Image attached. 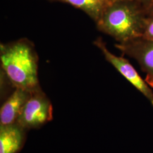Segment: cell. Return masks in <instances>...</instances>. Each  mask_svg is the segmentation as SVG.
<instances>
[{
	"label": "cell",
	"instance_id": "6da1fadb",
	"mask_svg": "<svg viewBox=\"0 0 153 153\" xmlns=\"http://www.w3.org/2000/svg\"><path fill=\"white\" fill-rule=\"evenodd\" d=\"M1 71L11 85L33 91L40 88L38 56L34 45L27 39H20L0 45Z\"/></svg>",
	"mask_w": 153,
	"mask_h": 153
},
{
	"label": "cell",
	"instance_id": "7a4b0ae2",
	"mask_svg": "<svg viewBox=\"0 0 153 153\" xmlns=\"http://www.w3.org/2000/svg\"><path fill=\"white\" fill-rule=\"evenodd\" d=\"M147 16L136 0H112L96 25L99 31L124 43L142 37Z\"/></svg>",
	"mask_w": 153,
	"mask_h": 153
},
{
	"label": "cell",
	"instance_id": "3957f363",
	"mask_svg": "<svg viewBox=\"0 0 153 153\" xmlns=\"http://www.w3.org/2000/svg\"><path fill=\"white\" fill-rule=\"evenodd\" d=\"M53 118V107L49 99L40 88L31 91L16 123L23 128H35Z\"/></svg>",
	"mask_w": 153,
	"mask_h": 153
},
{
	"label": "cell",
	"instance_id": "277c9868",
	"mask_svg": "<svg viewBox=\"0 0 153 153\" xmlns=\"http://www.w3.org/2000/svg\"><path fill=\"white\" fill-rule=\"evenodd\" d=\"M94 44L100 50L104 58L124 76L126 79L148 99L153 107V91L137 71L126 59L117 56L111 52L105 43L100 37L97 39Z\"/></svg>",
	"mask_w": 153,
	"mask_h": 153
},
{
	"label": "cell",
	"instance_id": "5b68a950",
	"mask_svg": "<svg viewBox=\"0 0 153 153\" xmlns=\"http://www.w3.org/2000/svg\"><path fill=\"white\" fill-rule=\"evenodd\" d=\"M124 55L136 61L145 74V81L153 88V41L138 38L124 43L115 44Z\"/></svg>",
	"mask_w": 153,
	"mask_h": 153
},
{
	"label": "cell",
	"instance_id": "8992f818",
	"mask_svg": "<svg viewBox=\"0 0 153 153\" xmlns=\"http://www.w3.org/2000/svg\"><path fill=\"white\" fill-rule=\"evenodd\" d=\"M31 93V91L21 88H15L1 108V125L5 126L16 123Z\"/></svg>",
	"mask_w": 153,
	"mask_h": 153
},
{
	"label": "cell",
	"instance_id": "52a82bcc",
	"mask_svg": "<svg viewBox=\"0 0 153 153\" xmlns=\"http://www.w3.org/2000/svg\"><path fill=\"white\" fill-rule=\"evenodd\" d=\"M23 129L16 123L1 125L0 153H16L21 149L24 140Z\"/></svg>",
	"mask_w": 153,
	"mask_h": 153
},
{
	"label": "cell",
	"instance_id": "ba28073f",
	"mask_svg": "<svg viewBox=\"0 0 153 153\" xmlns=\"http://www.w3.org/2000/svg\"><path fill=\"white\" fill-rule=\"evenodd\" d=\"M74 6L85 12L94 22H97L112 0H52Z\"/></svg>",
	"mask_w": 153,
	"mask_h": 153
},
{
	"label": "cell",
	"instance_id": "9c48e42d",
	"mask_svg": "<svg viewBox=\"0 0 153 153\" xmlns=\"http://www.w3.org/2000/svg\"><path fill=\"white\" fill-rule=\"evenodd\" d=\"M141 38L153 41V14L147 16Z\"/></svg>",
	"mask_w": 153,
	"mask_h": 153
},
{
	"label": "cell",
	"instance_id": "30bf717a",
	"mask_svg": "<svg viewBox=\"0 0 153 153\" xmlns=\"http://www.w3.org/2000/svg\"><path fill=\"white\" fill-rule=\"evenodd\" d=\"M146 12H147L148 15L153 14V1L147 7H146Z\"/></svg>",
	"mask_w": 153,
	"mask_h": 153
},
{
	"label": "cell",
	"instance_id": "8fae6325",
	"mask_svg": "<svg viewBox=\"0 0 153 153\" xmlns=\"http://www.w3.org/2000/svg\"><path fill=\"white\" fill-rule=\"evenodd\" d=\"M140 3H141L145 7H147L150 4V3L153 1V0H136Z\"/></svg>",
	"mask_w": 153,
	"mask_h": 153
}]
</instances>
